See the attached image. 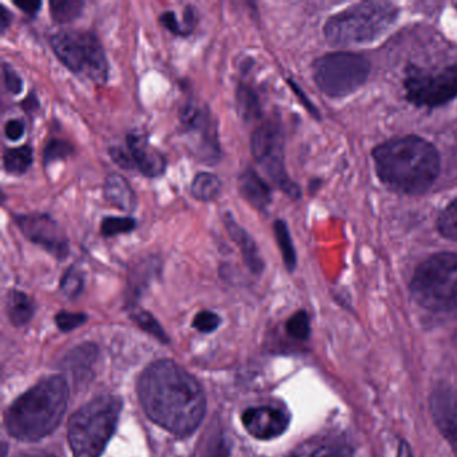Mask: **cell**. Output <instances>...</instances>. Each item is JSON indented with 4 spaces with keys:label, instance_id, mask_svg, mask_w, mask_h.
Listing matches in <instances>:
<instances>
[{
    "label": "cell",
    "instance_id": "obj_19",
    "mask_svg": "<svg viewBox=\"0 0 457 457\" xmlns=\"http://www.w3.org/2000/svg\"><path fill=\"white\" fill-rule=\"evenodd\" d=\"M288 457H354V454L344 441L328 437L303 444Z\"/></svg>",
    "mask_w": 457,
    "mask_h": 457
},
{
    "label": "cell",
    "instance_id": "obj_43",
    "mask_svg": "<svg viewBox=\"0 0 457 457\" xmlns=\"http://www.w3.org/2000/svg\"><path fill=\"white\" fill-rule=\"evenodd\" d=\"M397 457H413L411 456V448L405 441H401L400 446H398Z\"/></svg>",
    "mask_w": 457,
    "mask_h": 457
},
{
    "label": "cell",
    "instance_id": "obj_25",
    "mask_svg": "<svg viewBox=\"0 0 457 457\" xmlns=\"http://www.w3.org/2000/svg\"><path fill=\"white\" fill-rule=\"evenodd\" d=\"M274 235L278 245H279L285 266L287 267L288 271H294L296 267V251L293 239H291L290 229L285 220L278 219L274 221Z\"/></svg>",
    "mask_w": 457,
    "mask_h": 457
},
{
    "label": "cell",
    "instance_id": "obj_39",
    "mask_svg": "<svg viewBox=\"0 0 457 457\" xmlns=\"http://www.w3.org/2000/svg\"><path fill=\"white\" fill-rule=\"evenodd\" d=\"M197 25V10L194 6H187L183 14L184 37L191 36Z\"/></svg>",
    "mask_w": 457,
    "mask_h": 457
},
{
    "label": "cell",
    "instance_id": "obj_9",
    "mask_svg": "<svg viewBox=\"0 0 457 457\" xmlns=\"http://www.w3.org/2000/svg\"><path fill=\"white\" fill-rule=\"evenodd\" d=\"M406 100L419 108H438L457 97V65L440 69L411 66L403 79Z\"/></svg>",
    "mask_w": 457,
    "mask_h": 457
},
{
    "label": "cell",
    "instance_id": "obj_17",
    "mask_svg": "<svg viewBox=\"0 0 457 457\" xmlns=\"http://www.w3.org/2000/svg\"><path fill=\"white\" fill-rule=\"evenodd\" d=\"M237 188L243 199L255 210L266 211L271 204V188L253 167H247L240 173Z\"/></svg>",
    "mask_w": 457,
    "mask_h": 457
},
{
    "label": "cell",
    "instance_id": "obj_7",
    "mask_svg": "<svg viewBox=\"0 0 457 457\" xmlns=\"http://www.w3.org/2000/svg\"><path fill=\"white\" fill-rule=\"evenodd\" d=\"M58 60L74 74H87L96 85L109 79V62L100 39L89 31L61 30L50 38Z\"/></svg>",
    "mask_w": 457,
    "mask_h": 457
},
{
    "label": "cell",
    "instance_id": "obj_1",
    "mask_svg": "<svg viewBox=\"0 0 457 457\" xmlns=\"http://www.w3.org/2000/svg\"><path fill=\"white\" fill-rule=\"evenodd\" d=\"M138 395L149 419L173 435H191L204 419L202 386L173 361L148 366L138 381Z\"/></svg>",
    "mask_w": 457,
    "mask_h": 457
},
{
    "label": "cell",
    "instance_id": "obj_26",
    "mask_svg": "<svg viewBox=\"0 0 457 457\" xmlns=\"http://www.w3.org/2000/svg\"><path fill=\"white\" fill-rule=\"evenodd\" d=\"M137 228V221L132 216H109L101 223V234L105 237H113L117 235L129 234Z\"/></svg>",
    "mask_w": 457,
    "mask_h": 457
},
{
    "label": "cell",
    "instance_id": "obj_35",
    "mask_svg": "<svg viewBox=\"0 0 457 457\" xmlns=\"http://www.w3.org/2000/svg\"><path fill=\"white\" fill-rule=\"evenodd\" d=\"M109 156L113 160L114 164L119 165L122 170H137L129 151L120 148V146H113L109 149Z\"/></svg>",
    "mask_w": 457,
    "mask_h": 457
},
{
    "label": "cell",
    "instance_id": "obj_27",
    "mask_svg": "<svg viewBox=\"0 0 457 457\" xmlns=\"http://www.w3.org/2000/svg\"><path fill=\"white\" fill-rule=\"evenodd\" d=\"M437 228L446 239L457 242V199L452 200L437 219Z\"/></svg>",
    "mask_w": 457,
    "mask_h": 457
},
{
    "label": "cell",
    "instance_id": "obj_3",
    "mask_svg": "<svg viewBox=\"0 0 457 457\" xmlns=\"http://www.w3.org/2000/svg\"><path fill=\"white\" fill-rule=\"evenodd\" d=\"M68 403L66 379L62 376L47 377L7 409V430L21 441L41 440L62 421Z\"/></svg>",
    "mask_w": 457,
    "mask_h": 457
},
{
    "label": "cell",
    "instance_id": "obj_42",
    "mask_svg": "<svg viewBox=\"0 0 457 457\" xmlns=\"http://www.w3.org/2000/svg\"><path fill=\"white\" fill-rule=\"evenodd\" d=\"M288 84L291 85V89H293L294 92H295V95L298 96L299 100H302V103H303L304 105H306V108L309 109V111L312 112V113L314 114V116H318V112L315 111L314 106H312V104L309 103V100H307V98H304L306 97V96H304L303 93H302V90L299 89L298 85L294 84L293 81H288Z\"/></svg>",
    "mask_w": 457,
    "mask_h": 457
},
{
    "label": "cell",
    "instance_id": "obj_38",
    "mask_svg": "<svg viewBox=\"0 0 457 457\" xmlns=\"http://www.w3.org/2000/svg\"><path fill=\"white\" fill-rule=\"evenodd\" d=\"M229 456V445L227 443L226 438L219 437L213 440L211 444L210 448L205 452L203 457H228Z\"/></svg>",
    "mask_w": 457,
    "mask_h": 457
},
{
    "label": "cell",
    "instance_id": "obj_36",
    "mask_svg": "<svg viewBox=\"0 0 457 457\" xmlns=\"http://www.w3.org/2000/svg\"><path fill=\"white\" fill-rule=\"evenodd\" d=\"M25 122L20 119L9 120L4 125V136L7 140L18 141L25 135Z\"/></svg>",
    "mask_w": 457,
    "mask_h": 457
},
{
    "label": "cell",
    "instance_id": "obj_4",
    "mask_svg": "<svg viewBox=\"0 0 457 457\" xmlns=\"http://www.w3.org/2000/svg\"><path fill=\"white\" fill-rule=\"evenodd\" d=\"M121 406L116 395H100L71 416L69 443L74 457H101L116 430Z\"/></svg>",
    "mask_w": 457,
    "mask_h": 457
},
{
    "label": "cell",
    "instance_id": "obj_29",
    "mask_svg": "<svg viewBox=\"0 0 457 457\" xmlns=\"http://www.w3.org/2000/svg\"><path fill=\"white\" fill-rule=\"evenodd\" d=\"M74 154L73 144L68 140H61V138H53L45 145L44 162L45 165L52 164V162L66 160Z\"/></svg>",
    "mask_w": 457,
    "mask_h": 457
},
{
    "label": "cell",
    "instance_id": "obj_32",
    "mask_svg": "<svg viewBox=\"0 0 457 457\" xmlns=\"http://www.w3.org/2000/svg\"><path fill=\"white\" fill-rule=\"evenodd\" d=\"M221 320L216 312H210V310H203V312H197L195 317L194 328L199 330L200 333H212L220 325Z\"/></svg>",
    "mask_w": 457,
    "mask_h": 457
},
{
    "label": "cell",
    "instance_id": "obj_28",
    "mask_svg": "<svg viewBox=\"0 0 457 457\" xmlns=\"http://www.w3.org/2000/svg\"><path fill=\"white\" fill-rule=\"evenodd\" d=\"M85 277L84 272L77 266L69 267L61 279V291L68 298L74 299L84 291Z\"/></svg>",
    "mask_w": 457,
    "mask_h": 457
},
{
    "label": "cell",
    "instance_id": "obj_18",
    "mask_svg": "<svg viewBox=\"0 0 457 457\" xmlns=\"http://www.w3.org/2000/svg\"><path fill=\"white\" fill-rule=\"evenodd\" d=\"M104 197L109 204L124 212H133L137 208V196L129 181L120 173H109L104 183Z\"/></svg>",
    "mask_w": 457,
    "mask_h": 457
},
{
    "label": "cell",
    "instance_id": "obj_45",
    "mask_svg": "<svg viewBox=\"0 0 457 457\" xmlns=\"http://www.w3.org/2000/svg\"><path fill=\"white\" fill-rule=\"evenodd\" d=\"M454 7H456V9H457V4H454Z\"/></svg>",
    "mask_w": 457,
    "mask_h": 457
},
{
    "label": "cell",
    "instance_id": "obj_16",
    "mask_svg": "<svg viewBox=\"0 0 457 457\" xmlns=\"http://www.w3.org/2000/svg\"><path fill=\"white\" fill-rule=\"evenodd\" d=\"M221 219H223L224 227H226L229 237L239 245L245 266L253 274H261L264 270V262L259 253L258 245L251 237L250 232L235 220L231 212H224Z\"/></svg>",
    "mask_w": 457,
    "mask_h": 457
},
{
    "label": "cell",
    "instance_id": "obj_23",
    "mask_svg": "<svg viewBox=\"0 0 457 457\" xmlns=\"http://www.w3.org/2000/svg\"><path fill=\"white\" fill-rule=\"evenodd\" d=\"M221 192V180L210 172H199L191 184V195L199 202H212Z\"/></svg>",
    "mask_w": 457,
    "mask_h": 457
},
{
    "label": "cell",
    "instance_id": "obj_2",
    "mask_svg": "<svg viewBox=\"0 0 457 457\" xmlns=\"http://www.w3.org/2000/svg\"><path fill=\"white\" fill-rule=\"evenodd\" d=\"M379 180L393 191L405 195L427 192L440 175L437 149L417 136L393 138L373 151Z\"/></svg>",
    "mask_w": 457,
    "mask_h": 457
},
{
    "label": "cell",
    "instance_id": "obj_10",
    "mask_svg": "<svg viewBox=\"0 0 457 457\" xmlns=\"http://www.w3.org/2000/svg\"><path fill=\"white\" fill-rule=\"evenodd\" d=\"M251 154L263 167L269 178L291 199L301 197V189L291 180L285 167V138L275 122H264L253 130Z\"/></svg>",
    "mask_w": 457,
    "mask_h": 457
},
{
    "label": "cell",
    "instance_id": "obj_12",
    "mask_svg": "<svg viewBox=\"0 0 457 457\" xmlns=\"http://www.w3.org/2000/svg\"><path fill=\"white\" fill-rule=\"evenodd\" d=\"M14 221L26 239L44 248L58 261L69 255L68 235L52 216L47 213H18Z\"/></svg>",
    "mask_w": 457,
    "mask_h": 457
},
{
    "label": "cell",
    "instance_id": "obj_24",
    "mask_svg": "<svg viewBox=\"0 0 457 457\" xmlns=\"http://www.w3.org/2000/svg\"><path fill=\"white\" fill-rule=\"evenodd\" d=\"M50 15L54 22L68 25L81 17L85 2L82 0H52L49 4Z\"/></svg>",
    "mask_w": 457,
    "mask_h": 457
},
{
    "label": "cell",
    "instance_id": "obj_33",
    "mask_svg": "<svg viewBox=\"0 0 457 457\" xmlns=\"http://www.w3.org/2000/svg\"><path fill=\"white\" fill-rule=\"evenodd\" d=\"M87 320V315L84 312H61L55 315V323L61 331H71L84 325Z\"/></svg>",
    "mask_w": 457,
    "mask_h": 457
},
{
    "label": "cell",
    "instance_id": "obj_6",
    "mask_svg": "<svg viewBox=\"0 0 457 457\" xmlns=\"http://www.w3.org/2000/svg\"><path fill=\"white\" fill-rule=\"evenodd\" d=\"M411 293L429 312L457 309V253H438L422 262L411 278Z\"/></svg>",
    "mask_w": 457,
    "mask_h": 457
},
{
    "label": "cell",
    "instance_id": "obj_37",
    "mask_svg": "<svg viewBox=\"0 0 457 457\" xmlns=\"http://www.w3.org/2000/svg\"><path fill=\"white\" fill-rule=\"evenodd\" d=\"M160 23L167 29L170 33L175 34V36L183 37V30H181V23L179 22L178 17H176L175 12H162V17H160Z\"/></svg>",
    "mask_w": 457,
    "mask_h": 457
},
{
    "label": "cell",
    "instance_id": "obj_44",
    "mask_svg": "<svg viewBox=\"0 0 457 457\" xmlns=\"http://www.w3.org/2000/svg\"><path fill=\"white\" fill-rule=\"evenodd\" d=\"M20 457H54L53 454L45 453V452H33V453L21 454Z\"/></svg>",
    "mask_w": 457,
    "mask_h": 457
},
{
    "label": "cell",
    "instance_id": "obj_30",
    "mask_svg": "<svg viewBox=\"0 0 457 457\" xmlns=\"http://www.w3.org/2000/svg\"><path fill=\"white\" fill-rule=\"evenodd\" d=\"M286 330L288 336L293 337L294 339L309 338L310 336V318L306 312H298L291 315L290 320L286 323Z\"/></svg>",
    "mask_w": 457,
    "mask_h": 457
},
{
    "label": "cell",
    "instance_id": "obj_34",
    "mask_svg": "<svg viewBox=\"0 0 457 457\" xmlns=\"http://www.w3.org/2000/svg\"><path fill=\"white\" fill-rule=\"evenodd\" d=\"M2 73H4V82L7 92L12 93V96L21 95L23 89V79H21L15 69L9 63H4Z\"/></svg>",
    "mask_w": 457,
    "mask_h": 457
},
{
    "label": "cell",
    "instance_id": "obj_41",
    "mask_svg": "<svg viewBox=\"0 0 457 457\" xmlns=\"http://www.w3.org/2000/svg\"><path fill=\"white\" fill-rule=\"evenodd\" d=\"M12 15L6 7L2 6V12H0V33L4 34L12 25Z\"/></svg>",
    "mask_w": 457,
    "mask_h": 457
},
{
    "label": "cell",
    "instance_id": "obj_21",
    "mask_svg": "<svg viewBox=\"0 0 457 457\" xmlns=\"http://www.w3.org/2000/svg\"><path fill=\"white\" fill-rule=\"evenodd\" d=\"M237 113L245 122H253L262 117L261 101L253 87L239 84L235 92Z\"/></svg>",
    "mask_w": 457,
    "mask_h": 457
},
{
    "label": "cell",
    "instance_id": "obj_15",
    "mask_svg": "<svg viewBox=\"0 0 457 457\" xmlns=\"http://www.w3.org/2000/svg\"><path fill=\"white\" fill-rule=\"evenodd\" d=\"M430 408L438 429L457 451V389L436 390L430 398Z\"/></svg>",
    "mask_w": 457,
    "mask_h": 457
},
{
    "label": "cell",
    "instance_id": "obj_5",
    "mask_svg": "<svg viewBox=\"0 0 457 457\" xmlns=\"http://www.w3.org/2000/svg\"><path fill=\"white\" fill-rule=\"evenodd\" d=\"M398 14L389 2H363L333 15L323 31L334 46L368 44L389 30Z\"/></svg>",
    "mask_w": 457,
    "mask_h": 457
},
{
    "label": "cell",
    "instance_id": "obj_31",
    "mask_svg": "<svg viewBox=\"0 0 457 457\" xmlns=\"http://www.w3.org/2000/svg\"><path fill=\"white\" fill-rule=\"evenodd\" d=\"M132 318L135 320V322L143 328V330L146 331V333L156 337L159 341L168 342L167 334L164 333L162 325L157 322L156 318H154L151 312L140 310V312H135V314L132 315Z\"/></svg>",
    "mask_w": 457,
    "mask_h": 457
},
{
    "label": "cell",
    "instance_id": "obj_13",
    "mask_svg": "<svg viewBox=\"0 0 457 457\" xmlns=\"http://www.w3.org/2000/svg\"><path fill=\"white\" fill-rule=\"evenodd\" d=\"M243 425L253 437L258 440H272L286 432L290 417L275 406H253L245 411Z\"/></svg>",
    "mask_w": 457,
    "mask_h": 457
},
{
    "label": "cell",
    "instance_id": "obj_20",
    "mask_svg": "<svg viewBox=\"0 0 457 457\" xmlns=\"http://www.w3.org/2000/svg\"><path fill=\"white\" fill-rule=\"evenodd\" d=\"M6 312L12 325L23 328L33 320L36 314V304L28 294L10 290L6 296Z\"/></svg>",
    "mask_w": 457,
    "mask_h": 457
},
{
    "label": "cell",
    "instance_id": "obj_40",
    "mask_svg": "<svg viewBox=\"0 0 457 457\" xmlns=\"http://www.w3.org/2000/svg\"><path fill=\"white\" fill-rule=\"evenodd\" d=\"M14 4L18 9L26 12V14L33 17V15H36L37 12H39V9H41L42 2H38V0H22V2H21V0H15Z\"/></svg>",
    "mask_w": 457,
    "mask_h": 457
},
{
    "label": "cell",
    "instance_id": "obj_11",
    "mask_svg": "<svg viewBox=\"0 0 457 457\" xmlns=\"http://www.w3.org/2000/svg\"><path fill=\"white\" fill-rule=\"evenodd\" d=\"M180 124L183 135L194 138V154L208 165L218 164L221 159L218 128L212 114L204 106L187 104L181 109Z\"/></svg>",
    "mask_w": 457,
    "mask_h": 457
},
{
    "label": "cell",
    "instance_id": "obj_14",
    "mask_svg": "<svg viewBox=\"0 0 457 457\" xmlns=\"http://www.w3.org/2000/svg\"><path fill=\"white\" fill-rule=\"evenodd\" d=\"M128 151L135 162L136 168L146 178H159L167 170L164 154L149 143L146 136L132 132L127 136Z\"/></svg>",
    "mask_w": 457,
    "mask_h": 457
},
{
    "label": "cell",
    "instance_id": "obj_22",
    "mask_svg": "<svg viewBox=\"0 0 457 457\" xmlns=\"http://www.w3.org/2000/svg\"><path fill=\"white\" fill-rule=\"evenodd\" d=\"M34 162V149L30 145L6 149L4 154V168L10 175H23Z\"/></svg>",
    "mask_w": 457,
    "mask_h": 457
},
{
    "label": "cell",
    "instance_id": "obj_8",
    "mask_svg": "<svg viewBox=\"0 0 457 457\" xmlns=\"http://www.w3.org/2000/svg\"><path fill=\"white\" fill-rule=\"evenodd\" d=\"M370 74L368 58L355 53H331L318 58L312 77L320 92L331 98H342L360 89Z\"/></svg>",
    "mask_w": 457,
    "mask_h": 457
}]
</instances>
